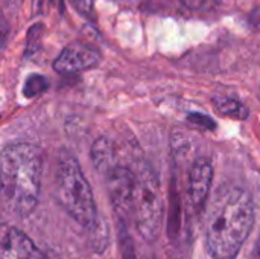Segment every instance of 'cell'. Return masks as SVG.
<instances>
[{"mask_svg": "<svg viewBox=\"0 0 260 259\" xmlns=\"http://www.w3.org/2000/svg\"><path fill=\"white\" fill-rule=\"evenodd\" d=\"M254 226L251 195L239 186L221 188L207 214L206 247L213 259H236Z\"/></svg>", "mask_w": 260, "mask_h": 259, "instance_id": "1", "label": "cell"}, {"mask_svg": "<svg viewBox=\"0 0 260 259\" xmlns=\"http://www.w3.org/2000/svg\"><path fill=\"white\" fill-rule=\"evenodd\" d=\"M43 176L41 150L29 142H14L0 151V203L18 217L34 212Z\"/></svg>", "mask_w": 260, "mask_h": 259, "instance_id": "2", "label": "cell"}, {"mask_svg": "<svg viewBox=\"0 0 260 259\" xmlns=\"http://www.w3.org/2000/svg\"><path fill=\"white\" fill-rule=\"evenodd\" d=\"M55 195L61 208L82 227L90 229L99 218L94 197L78 159L59 154L55 168Z\"/></svg>", "mask_w": 260, "mask_h": 259, "instance_id": "3", "label": "cell"}, {"mask_svg": "<svg viewBox=\"0 0 260 259\" xmlns=\"http://www.w3.org/2000/svg\"><path fill=\"white\" fill-rule=\"evenodd\" d=\"M136 185L133 194L131 220L139 235L154 243L161 231L163 223V198L160 182L155 171L148 163H140L136 169Z\"/></svg>", "mask_w": 260, "mask_h": 259, "instance_id": "4", "label": "cell"}, {"mask_svg": "<svg viewBox=\"0 0 260 259\" xmlns=\"http://www.w3.org/2000/svg\"><path fill=\"white\" fill-rule=\"evenodd\" d=\"M99 172L105 177L108 197L119 221L126 223V220L131 218L133 194L136 185L134 169L119 163L116 157Z\"/></svg>", "mask_w": 260, "mask_h": 259, "instance_id": "5", "label": "cell"}, {"mask_svg": "<svg viewBox=\"0 0 260 259\" xmlns=\"http://www.w3.org/2000/svg\"><path fill=\"white\" fill-rule=\"evenodd\" d=\"M99 61L101 52L94 46L82 41H72L56 56L53 69L61 75H75L96 67Z\"/></svg>", "mask_w": 260, "mask_h": 259, "instance_id": "6", "label": "cell"}, {"mask_svg": "<svg viewBox=\"0 0 260 259\" xmlns=\"http://www.w3.org/2000/svg\"><path fill=\"white\" fill-rule=\"evenodd\" d=\"M46 255L20 229L0 224V259H44Z\"/></svg>", "mask_w": 260, "mask_h": 259, "instance_id": "7", "label": "cell"}, {"mask_svg": "<svg viewBox=\"0 0 260 259\" xmlns=\"http://www.w3.org/2000/svg\"><path fill=\"white\" fill-rule=\"evenodd\" d=\"M213 180V166L207 159L193 162L189 172V197L192 206L200 211L204 208Z\"/></svg>", "mask_w": 260, "mask_h": 259, "instance_id": "8", "label": "cell"}, {"mask_svg": "<svg viewBox=\"0 0 260 259\" xmlns=\"http://www.w3.org/2000/svg\"><path fill=\"white\" fill-rule=\"evenodd\" d=\"M213 104L216 107V110L224 114V116H230L235 119H245L248 116L247 108L236 99L229 98V96H216L213 99Z\"/></svg>", "mask_w": 260, "mask_h": 259, "instance_id": "9", "label": "cell"}, {"mask_svg": "<svg viewBox=\"0 0 260 259\" xmlns=\"http://www.w3.org/2000/svg\"><path fill=\"white\" fill-rule=\"evenodd\" d=\"M90 231V240H91V247L96 253H102L107 246H108V240H110V234L107 229L105 221L101 220V217L98 218V221L88 229Z\"/></svg>", "mask_w": 260, "mask_h": 259, "instance_id": "10", "label": "cell"}, {"mask_svg": "<svg viewBox=\"0 0 260 259\" xmlns=\"http://www.w3.org/2000/svg\"><path fill=\"white\" fill-rule=\"evenodd\" d=\"M49 87V81L46 76L43 75H30L26 82H24V89L23 93L26 98H35L40 96L41 93H44Z\"/></svg>", "mask_w": 260, "mask_h": 259, "instance_id": "11", "label": "cell"}, {"mask_svg": "<svg viewBox=\"0 0 260 259\" xmlns=\"http://www.w3.org/2000/svg\"><path fill=\"white\" fill-rule=\"evenodd\" d=\"M119 223H120L119 237H120V246H122V256H123V259H136L134 244H133L131 237L126 231V224L123 221H119Z\"/></svg>", "mask_w": 260, "mask_h": 259, "instance_id": "12", "label": "cell"}, {"mask_svg": "<svg viewBox=\"0 0 260 259\" xmlns=\"http://www.w3.org/2000/svg\"><path fill=\"white\" fill-rule=\"evenodd\" d=\"M72 6L82 17H91L94 11V0H70Z\"/></svg>", "mask_w": 260, "mask_h": 259, "instance_id": "13", "label": "cell"}, {"mask_svg": "<svg viewBox=\"0 0 260 259\" xmlns=\"http://www.w3.org/2000/svg\"><path fill=\"white\" fill-rule=\"evenodd\" d=\"M189 119L193 122V121H197V124L200 125V127H204V128H209V130H213L215 128V122L212 121V119H209L207 116H201V114H190L189 116Z\"/></svg>", "mask_w": 260, "mask_h": 259, "instance_id": "14", "label": "cell"}, {"mask_svg": "<svg viewBox=\"0 0 260 259\" xmlns=\"http://www.w3.org/2000/svg\"><path fill=\"white\" fill-rule=\"evenodd\" d=\"M250 259H260V235L257 243H256V246H254V249H253V253H251Z\"/></svg>", "mask_w": 260, "mask_h": 259, "instance_id": "15", "label": "cell"}, {"mask_svg": "<svg viewBox=\"0 0 260 259\" xmlns=\"http://www.w3.org/2000/svg\"><path fill=\"white\" fill-rule=\"evenodd\" d=\"M44 259H55V258H50V256H46V258Z\"/></svg>", "mask_w": 260, "mask_h": 259, "instance_id": "16", "label": "cell"}]
</instances>
